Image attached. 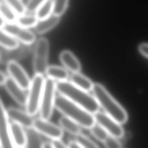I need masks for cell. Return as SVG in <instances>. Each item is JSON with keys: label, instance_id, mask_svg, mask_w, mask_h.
Returning a JSON list of instances; mask_svg holds the SVG:
<instances>
[{"label": "cell", "instance_id": "cell-4", "mask_svg": "<svg viewBox=\"0 0 148 148\" xmlns=\"http://www.w3.org/2000/svg\"><path fill=\"white\" fill-rule=\"evenodd\" d=\"M45 82V79L42 75H35L31 79L27 94L25 111L32 117L39 110Z\"/></svg>", "mask_w": 148, "mask_h": 148}, {"label": "cell", "instance_id": "cell-34", "mask_svg": "<svg viewBox=\"0 0 148 148\" xmlns=\"http://www.w3.org/2000/svg\"><path fill=\"white\" fill-rule=\"evenodd\" d=\"M68 148H83L78 142L75 140H71L68 145Z\"/></svg>", "mask_w": 148, "mask_h": 148}, {"label": "cell", "instance_id": "cell-13", "mask_svg": "<svg viewBox=\"0 0 148 148\" xmlns=\"http://www.w3.org/2000/svg\"><path fill=\"white\" fill-rule=\"evenodd\" d=\"M9 120L17 123L22 127L28 128L32 127L34 120L27 112L17 108L9 107L6 109Z\"/></svg>", "mask_w": 148, "mask_h": 148}, {"label": "cell", "instance_id": "cell-20", "mask_svg": "<svg viewBox=\"0 0 148 148\" xmlns=\"http://www.w3.org/2000/svg\"><path fill=\"white\" fill-rule=\"evenodd\" d=\"M27 142L25 148H43V143L39 135L32 127L26 128Z\"/></svg>", "mask_w": 148, "mask_h": 148}, {"label": "cell", "instance_id": "cell-29", "mask_svg": "<svg viewBox=\"0 0 148 148\" xmlns=\"http://www.w3.org/2000/svg\"><path fill=\"white\" fill-rule=\"evenodd\" d=\"M69 0H53V14L61 17L66 11Z\"/></svg>", "mask_w": 148, "mask_h": 148}, {"label": "cell", "instance_id": "cell-11", "mask_svg": "<svg viewBox=\"0 0 148 148\" xmlns=\"http://www.w3.org/2000/svg\"><path fill=\"white\" fill-rule=\"evenodd\" d=\"M6 71L9 77L23 89H29L31 80L26 71L17 62H8L6 64Z\"/></svg>", "mask_w": 148, "mask_h": 148}, {"label": "cell", "instance_id": "cell-2", "mask_svg": "<svg viewBox=\"0 0 148 148\" xmlns=\"http://www.w3.org/2000/svg\"><path fill=\"white\" fill-rule=\"evenodd\" d=\"M54 108L83 128L90 129L96 123L93 114L60 94L56 96Z\"/></svg>", "mask_w": 148, "mask_h": 148}, {"label": "cell", "instance_id": "cell-14", "mask_svg": "<svg viewBox=\"0 0 148 148\" xmlns=\"http://www.w3.org/2000/svg\"><path fill=\"white\" fill-rule=\"evenodd\" d=\"M3 86L6 91L16 102L20 106H25L27 94L25 93L24 89L19 86L9 76Z\"/></svg>", "mask_w": 148, "mask_h": 148}, {"label": "cell", "instance_id": "cell-17", "mask_svg": "<svg viewBox=\"0 0 148 148\" xmlns=\"http://www.w3.org/2000/svg\"><path fill=\"white\" fill-rule=\"evenodd\" d=\"M60 21V17L51 14L49 17L38 20L36 25L33 28L35 33L38 34H43L56 27Z\"/></svg>", "mask_w": 148, "mask_h": 148}, {"label": "cell", "instance_id": "cell-28", "mask_svg": "<svg viewBox=\"0 0 148 148\" xmlns=\"http://www.w3.org/2000/svg\"><path fill=\"white\" fill-rule=\"evenodd\" d=\"M75 140L83 148H99L92 140L82 133L75 136Z\"/></svg>", "mask_w": 148, "mask_h": 148}, {"label": "cell", "instance_id": "cell-30", "mask_svg": "<svg viewBox=\"0 0 148 148\" xmlns=\"http://www.w3.org/2000/svg\"><path fill=\"white\" fill-rule=\"evenodd\" d=\"M46 1V0H28L26 5H25L26 12L28 13L35 12Z\"/></svg>", "mask_w": 148, "mask_h": 148}, {"label": "cell", "instance_id": "cell-21", "mask_svg": "<svg viewBox=\"0 0 148 148\" xmlns=\"http://www.w3.org/2000/svg\"><path fill=\"white\" fill-rule=\"evenodd\" d=\"M60 127L73 135H77L81 133L80 126L69 118L64 116L59 119Z\"/></svg>", "mask_w": 148, "mask_h": 148}, {"label": "cell", "instance_id": "cell-32", "mask_svg": "<svg viewBox=\"0 0 148 148\" xmlns=\"http://www.w3.org/2000/svg\"><path fill=\"white\" fill-rule=\"evenodd\" d=\"M139 53L147 58H148V43H142L138 46Z\"/></svg>", "mask_w": 148, "mask_h": 148}, {"label": "cell", "instance_id": "cell-6", "mask_svg": "<svg viewBox=\"0 0 148 148\" xmlns=\"http://www.w3.org/2000/svg\"><path fill=\"white\" fill-rule=\"evenodd\" d=\"M56 84L54 80L47 77L45 79L39 109L41 119L49 120L52 116L56 96Z\"/></svg>", "mask_w": 148, "mask_h": 148}, {"label": "cell", "instance_id": "cell-33", "mask_svg": "<svg viewBox=\"0 0 148 148\" xmlns=\"http://www.w3.org/2000/svg\"><path fill=\"white\" fill-rule=\"evenodd\" d=\"M51 143L54 148H68V146H66L61 139L52 140Z\"/></svg>", "mask_w": 148, "mask_h": 148}, {"label": "cell", "instance_id": "cell-39", "mask_svg": "<svg viewBox=\"0 0 148 148\" xmlns=\"http://www.w3.org/2000/svg\"><path fill=\"white\" fill-rule=\"evenodd\" d=\"M23 148H25V147H23Z\"/></svg>", "mask_w": 148, "mask_h": 148}, {"label": "cell", "instance_id": "cell-22", "mask_svg": "<svg viewBox=\"0 0 148 148\" xmlns=\"http://www.w3.org/2000/svg\"><path fill=\"white\" fill-rule=\"evenodd\" d=\"M53 0H46L35 12V16L38 20H42L53 14Z\"/></svg>", "mask_w": 148, "mask_h": 148}, {"label": "cell", "instance_id": "cell-9", "mask_svg": "<svg viewBox=\"0 0 148 148\" xmlns=\"http://www.w3.org/2000/svg\"><path fill=\"white\" fill-rule=\"evenodd\" d=\"M94 116L95 122L102 127L109 135L118 139L123 136L124 132L121 124L112 117L105 112L99 111L94 114Z\"/></svg>", "mask_w": 148, "mask_h": 148}, {"label": "cell", "instance_id": "cell-31", "mask_svg": "<svg viewBox=\"0 0 148 148\" xmlns=\"http://www.w3.org/2000/svg\"><path fill=\"white\" fill-rule=\"evenodd\" d=\"M103 143L106 148H122L121 144L118 138L110 135Z\"/></svg>", "mask_w": 148, "mask_h": 148}, {"label": "cell", "instance_id": "cell-3", "mask_svg": "<svg viewBox=\"0 0 148 148\" xmlns=\"http://www.w3.org/2000/svg\"><path fill=\"white\" fill-rule=\"evenodd\" d=\"M92 91L99 107L103 109L106 114L121 124L127 121L128 114L126 110L102 84L94 83Z\"/></svg>", "mask_w": 148, "mask_h": 148}, {"label": "cell", "instance_id": "cell-35", "mask_svg": "<svg viewBox=\"0 0 148 148\" xmlns=\"http://www.w3.org/2000/svg\"><path fill=\"white\" fill-rule=\"evenodd\" d=\"M8 76H7L5 73H4L3 72L0 71V86L4 85L5 83L6 82L7 78Z\"/></svg>", "mask_w": 148, "mask_h": 148}, {"label": "cell", "instance_id": "cell-27", "mask_svg": "<svg viewBox=\"0 0 148 148\" xmlns=\"http://www.w3.org/2000/svg\"><path fill=\"white\" fill-rule=\"evenodd\" d=\"M3 2L10 6L17 14H24L26 12L25 6L21 0H3Z\"/></svg>", "mask_w": 148, "mask_h": 148}, {"label": "cell", "instance_id": "cell-23", "mask_svg": "<svg viewBox=\"0 0 148 148\" xmlns=\"http://www.w3.org/2000/svg\"><path fill=\"white\" fill-rule=\"evenodd\" d=\"M38 20L35 14H22L17 16L16 23L24 28H34Z\"/></svg>", "mask_w": 148, "mask_h": 148}, {"label": "cell", "instance_id": "cell-26", "mask_svg": "<svg viewBox=\"0 0 148 148\" xmlns=\"http://www.w3.org/2000/svg\"><path fill=\"white\" fill-rule=\"evenodd\" d=\"M91 134L99 141L103 142L109 135L107 131L99 124H95L90 129Z\"/></svg>", "mask_w": 148, "mask_h": 148}, {"label": "cell", "instance_id": "cell-38", "mask_svg": "<svg viewBox=\"0 0 148 148\" xmlns=\"http://www.w3.org/2000/svg\"><path fill=\"white\" fill-rule=\"evenodd\" d=\"M2 2V1H1V0H0V3Z\"/></svg>", "mask_w": 148, "mask_h": 148}, {"label": "cell", "instance_id": "cell-19", "mask_svg": "<svg viewBox=\"0 0 148 148\" xmlns=\"http://www.w3.org/2000/svg\"><path fill=\"white\" fill-rule=\"evenodd\" d=\"M45 74L47 78L57 82L68 81L69 79V75L67 69L58 65H49L47 66Z\"/></svg>", "mask_w": 148, "mask_h": 148}, {"label": "cell", "instance_id": "cell-16", "mask_svg": "<svg viewBox=\"0 0 148 148\" xmlns=\"http://www.w3.org/2000/svg\"><path fill=\"white\" fill-rule=\"evenodd\" d=\"M10 132L13 143L17 148L25 147L27 142L26 131L20 124L12 122L9 124Z\"/></svg>", "mask_w": 148, "mask_h": 148}, {"label": "cell", "instance_id": "cell-37", "mask_svg": "<svg viewBox=\"0 0 148 148\" xmlns=\"http://www.w3.org/2000/svg\"><path fill=\"white\" fill-rule=\"evenodd\" d=\"M6 23V22L5 21V20L3 18V17L0 14V28H2Z\"/></svg>", "mask_w": 148, "mask_h": 148}, {"label": "cell", "instance_id": "cell-24", "mask_svg": "<svg viewBox=\"0 0 148 148\" xmlns=\"http://www.w3.org/2000/svg\"><path fill=\"white\" fill-rule=\"evenodd\" d=\"M0 46L5 49H14L19 46V43L2 28H0Z\"/></svg>", "mask_w": 148, "mask_h": 148}, {"label": "cell", "instance_id": "cell-25", "mask_svg": "<svg viewBox=\"0 0 148 148\" xmlns=\"http://www.w3.org/2000/svg\"><path fill=\"white\" fill-rule=\"evenodd\" d=\"M0 14L6 23H15L17 19L16 13L4 2L0 3Z\"/></svg>", "mask_w": 148, "mask_h": 148}, {"label": "cell", "instance_id": "cell-1", "mask_svg": "<svg viewBox=\"0 0 148 148\" xmlns=\"http://www.w3.org/2000/svg\"><path fill=\"white\" fill-rule=\"evenodd\" d=\"M56 91L76 105L94 114L99 111V106L96 99L88 92L77 88L70 82H57Z\"/></svg>", "mask_w": 148, "mask_h": 148}, {"label": "cell", "instance_id": "cell-12", "mask_svg": "<svg viewBox=\"0 0 148 148\" xmlns=\"http://www.w3.org/2000/svg\"><path fill=\"white\" fill-rule=\"evenodd\" d=\"M6 109L0 98V148H15L12 140Z\"/></svg>", "mask_w": 148, "mask_h": 148}, {"label": "cell", "instance_id": "cell-5", "mask_svg": "<svg viewBox=\"0 0 148 148\" xmlns=\"http://www.w3.org/2000/svg\"><path fill=\"white\" fill-rule=\"evenodd\" d=\"M50 44L48 40L40 38L35 43L33 52L32 67L35 75H43L48 66Z\"/></svg>", "mask_w": 148, "mask_h": 148}, {"label": "cell", "instance_id": "cell-8", "mask_svg": "<svg viewBox=\"0 0 148 148\" xmlns=\"http://www.w3.org/2000/svg\"><path fill=\"white\" fill-rule=\"evenodd\" d=\"M39 134L52 139V140H60L63 135V130L55 124L50 122L49 120L38 118L34 120L32 127Z\"/></svg>", "mask_w": 148, "mask_h": 148}, {"label": "cell", "instance_id": "cell-36", "mask_svg": "<svg viewBox=\"0 0 148 148\" xmlns=\"http://www.w3.org/2000/svg\"><path fill=\"white\" fill-rule=\"evenodd\" d=\"M43 148H54V147H53L51 142H46L43 143Z\"/></svg>", "mask_w": 148, "mask_h": 148}, {"label": "cell", "instance_id": "cell-7", "mask_svg": "<svg viewBox=\"0 0 148 148\" xmlns=\"http://www.w3.org/2000/svg\"><path fill=\"white\" fill-rule=\"evenodd\" d=\"M2 29L22 44L32 45L36 40V36L34 32L16 23H6Z\"/></svg>", "mask_w": 148, "mask_h": 148}, {"label": "cell", "instance_id": "cell-10", "mask_svg": "<svg viewBox=\"0 0 148 148\" xmlns=\"http://www.w3.org/2000/svg\"><path fill=\"white\" fill-rule=\"evenodd\" d=\"M31 45H19L14 49H5L2 47L0 49V63H8L10 61L17 62L25 59L32 53Z\"/></svg>", "mask_w": 148, "mask_h": 148}, {"label": "cell", "instance_id": "cell-18", "mask_svg": "<svg viewBox=\"0 0 148 148\" xmlns=\"http://www.w3.org/2000/svg\"><path fill=\"white\" fill-rule=\"evenodd\" d=\"M70 82L77 88L85 91H92L94 83L86 76L80 72L72 73L69 76Z\"/></svg>", "mask_w": 148, "mask_h": 148}, {"label": "cell", "instance_id": "cell-15", "mask_svg": "<svg viewBox=\"0 0 148 148\" xmlns=\"http://www.w3.org/2000/svg\"><path fill=\"white\" fill-rule=\"evenodd\" d=\"M59 59L64 68L72 73L80 72L81 64L79 60L70 50H64L59 55Z\"/></svg>", "mask_w": 148, "mask_h": 148}]
</instances>
